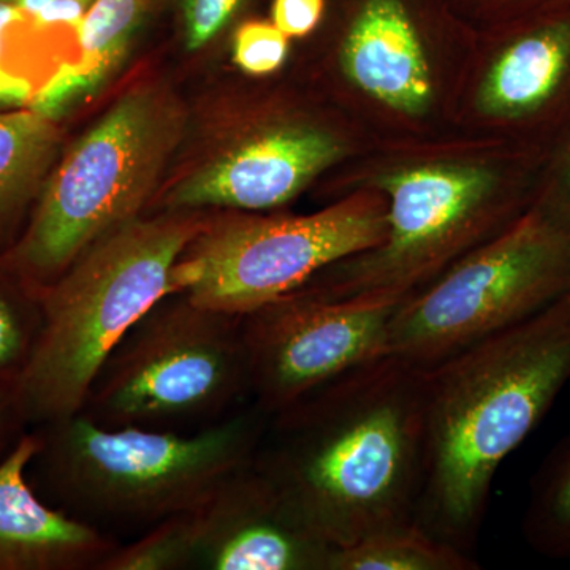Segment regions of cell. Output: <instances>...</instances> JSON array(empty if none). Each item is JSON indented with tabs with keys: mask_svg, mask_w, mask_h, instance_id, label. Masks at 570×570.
<instances>
[{
	"mask_svg": "<svg viewBox=\"0 0 570 570\" xmlns=\"http://www.w3.org/2000/svg\"><path fill=\"white\" fill-rule=\"evenodd\" d=\"M543 159L513 142L456 129L374 142L314 187L326 204L356 190L384 195L385 238L296 291L326 298L419 291L530 209Z\"/></svg>",
	"mask_w": 570,
	"mask_h": 570,
	"instance_id": "1",
	"label": "cell"
},
{
	"mask_svg": "<svg viewBox=\"0 0 570 570\" xmlns=\"http://www.w3.org/2000/svg\"><path fill=\"white\" fill-rule=\"evenodd\" d=\"M423 370L384 355L269 417L254 466L335 549L415 521Z\"/></svg>",
	"mask_w": 570,
	"mask_h": 570,
	"instance_id": "2",
	"label": "cell"
},
{
	"mask_svg": "<svg viewBox=\"0 0 570 570\" xmlns=\"http://www.w3.org/2000/svg\"><path fill=\"white\" fill-rule=\"evenodd\" d=\"M570 381V294L423 370L425 449L415 523L471 553L501 464Z\"/></svg>",
	"mask_w": 570,
	"mask_h": 570,
	"instance_id": "3",
	"label": "cell"
},
{
	"mask_svg": "<svg viewBox=\"0 0 570 570\" xmlns=\"http://www.w3.org/2000/svg\"><path fill=\"white\" fill-rule=\"evenodd\" d=\"M478 32L449 0H326L295 78L373 142L455 130Z\"/></svg>",
	"mask_w": 570,
	"mask_h": 570,
	"instance_id": "4",
	"label": "cell"
},
{
	"mask_svg": "<svg viewBox=\"0 0 570 570\" xmlns=\"http://www.w3.org/2000/svg\"><path fill=\"white\" fill-rule=\"evenodd\" d=\"M268 420L249 403L212 426L178 433L102 426L80 412L41 426L31 466L55 508L115 539L141 535L197 508L253 463Z\"/></svg>",
	"mask_w": 570,
	"mask_h": 570,
	"instance_id": "5",
	"label": "cell"
},
{
	"mask_svg": "<svg viewBox=\"0 0 570 570\" xmlns=\"http://www.w3.org/2000/svg\"><path fill=\"white\" fill-rule=\"evenodd\" d=\"M208 220L198 212L137 217L40 291L39 336L13 381L22 423L41 428L80 414L112 347L156 303L175 294V266Z\"/></svg>",
	"mask_w": 570,
	"mask_h": 570,
	"instance_id": "6",
	"label": "cell"
},
{
	"mask_svg": "<svg viewBox=\"0 0 570 570\" xmlns=\"http://www.w3.org/2000/svg\"><path fill=\"white\" fill-rule=\"evenodd\" d=\"M186 127L183 104L164 85L142 82L124 92L52 167L0 265L40 294L151 205Z\"/></svg>",
	"mask_w": 570,
	"mask_h": 570,
	"instance_id": "7",
	"label": "cell"
},
{
	"mask_svg": "<svg viewBox=\"0 0 570 570\" xmlns=\"http://www.w3.org/2000/svg\"><path fill=\"white\" fill-rule=\"evenodd\" d=\"M371 145L295 77L249 78L224 100L216 142L168 186L160 205L165 212H276Z\"/></svg>",
	"mask_w": 570,
	"mask_h": 570,
	"instance_id": "8",
	"label": "cell"
},
{
	"mask_svg": "<svg viewBox=\"0 0 570 570\" xmlns=\"http://www.w3.org/2000/svg\"><path fill=\"white\" fill-rule=\"evenodd\" d=\"M242 318L171 294L121 337L81 414L108 428L197 431L250 400Z\"/></svg>",
	"mask_w": 570,
	"mask_h": 570,
	"instance_id": "9",
	"label": "cell"
},
{
	"mask_svg": "<svg viewBox=\"0 0 570 570\" xmlns=\"http://www.w3.org/2000/svg\"><path fill=\"white\" fill-rule=\"evenodd\" d=\"M570 235L538 209L401 299L387 355L426 370L568 295Z\"/></svg>",
	"mask_w": 570,
	"mask_h": 570,
	"instance_id": "10",
	"label": "cell"
},
{
	"mask_svg": "<svg viewBox=\"0 0 570 570\" xmlns=\"http://www.w3.org/2000/svg\"><path fill=\"white\" fill-rule=\"evenodd\" d=\"M385 234L387 202L376 190H356L309 214L225 212L179 257L175 294L243 316L377 246Z\"/></svg>",
	"mask_w": 570,
	"mask_h": 570,
	"instance_id": "11",
	"label": "cell"
},
{
	"mask_svg": "<svg viewBox=\"0 0 570 570\" xmlns=\"http://www.w3.org/2000/svg\"><path fill=\"white\" fill-rule=\"evenodd\" d=\"M403 298H326L295 291L243 314L255 406L272 417L355 367L387 355L390 324Z\"/></svg>",
	"mask_w": 570,
	"mask_h": 570,
	"instance_id": "12",
	"label": "cell"
},
{
	"mask_svg": "<svg viewBox=\"0 0 570 570\" xmlns=\"http://www.w3.org/2000/svg\"><path fill=\"white\" fill-rule=\"evenodd\" d=\"M455 129L547 156L570 130V14L479 32Z\"/></svg>",
	"mask_w": 570,
	"mask_h": 570,
	"instance_id": "13",
	"label": "cell"
},
{
	"mask_svg": "<svg viewBox=\"0 0 570 570\" xmlns=\"http://www.w3.org/2000/svg\"><path fill=\"white\" fill-rule=\"evenodd\" d=\"M160 528L174 570H330L336 550L254 463Z\"/></svg>",
	"mask_w": 570,
	"mask_h": 570,
	"instance_id": "14",
	"label": "cell"
},
{
	"mask_svg": "<svg viewBox=\"0 0 570 570\" xmlns=\"http://www.w3.org/2000/svg\"><path fill=\"white\" fill-rule=\"evenodd\" d=\"M39 433L22 434L0 460V570H100L122 542L37 493L29 468Z\"/></svg>",
	"mask_w": 570,
	"mask_h": 570,
	"instance_id": "15",
	"label": "cell"
},
{
	"mask_svg": "<svg viewBox=\"0 0 570 570\" xmlns=\"http://www.w3.org/2000/svg\"><path fill=\"white\" fill-rule=\"evenodd\" d=\"M59 148L55 119L29 107L0 112V242L39 197Z\"/></svg>",
	"mask_w": 570,
	"mask_h": 570,
	"instance_id": "16",
	"label": "cell"
},
{
	"mask_svg": "<svg viewBox=\"0 0 570 570\" xmlns=\"http://www.w3.org/2000/svg\"><path fill=\"white\" fill-rule=\"evenodd\" d=\"M471 553L434 538L415 521L336 549L330 570H478Z\"/></svg>",
	"mask_w": 570,
	"mask_h": 570,
	"instance_id": "17",
	"label": "cell"
},
{
	"mask_svg": "<svg viewBox=\"0 0 570 570\" xmlns=\"http://www.w3.org/2000/svg\"><path fill=\"white\" fill-rule=\"evenodd\" d=\"M151 0H96L77 28L80 58L73 63L89 94L121 67Z\"/></svg>",
	"mask_w": 570,
	"mask_h": 570,
	"instance_id": "18",
	"label": "cell"
},
{
	"mask_svg": "<svg viewBox=\"0 0 570 570\" xmlns=\"http://www.w3.org/2000/svg\"><path fill=\"white\" fill-rule=\"evenodd\" d=\"M521 531L535 553L570 560V436L561 439L535 471Z\"/></svg>",
	"mask_w": 570,
	"mask_h": 570,
	"instance_id": "19",
	"label": "cell"
},
{
	"mask_svg": "<svg viewBox=\"0 0 570 570\" xmlns=\"http://www.w3.org/2000/svg\"><path fill=\"white\" fill-rule=\"evenodd\" d=\"M41 326L40 296L0 265V377L14 381Z\"/></svg>",
	"mask_w": 570,
	"mask_h": 570,
	"instance_id": "20",
	"label": "cell"
},
{
	"mask_svg": "<svg viewBox=\"0 0 570 570\" xmlns=\"http://www.w3.org/2000/svg\"><path fill=\"white\" fill-rule=\"evenodd\" d=\"M294 41L269 18L239 22L232 37V61L249 78L276 77L291 61Z\"/></svg>",
	"mask_w": 570,
	"mask_h": 570,
	"instance_id": "21",
	"label": "cell"
},
{
	"mask_svg": "<svg viewBox=\"0 0 570 570\" xmlns=\"http://www.w3.org/2000/svg\"><path fill=\"white\" fill-rule=\"evenodd\" d=\"M475 32L570 14V0H449Z\"/></svg>",
	"mask_w": 570,
	"mask_h": 570,
	"instance_id": "22",
	"label": "cell"
},
{
	"mask_svg": "<svg viewBox=\"0 0 570 570\" xmlns=\"http://www.w3.org/2000/svg\"><path fill=\"white\" fill-rule=\"evenodd\" d=\"M531 206L570 235V130L540 165Z\"/></svg>",
	"mask_w": 570,
	"mask_h": 570,
	"instance_id": "23",
	"label": "cell"
},
{
	"mask_svg": "<svg viewBox=\"0 0 570 570\" xmlns=\"http://www.w3.org/2000/svg\"><path fill=\"white\" fill-rule=\"evenodd\" d=\"M178 13L187 50L198 51L223 36L247 0H170Z\"/></svg>",
	"mask_w": 570,
	"mask_h": 570,
	"instance_id": "24",
	"label": "cell"
},
{
	"mask_svg": "<svg viewBox=\"0 0 570 570\" xmlns=\"http://www.w3.org/2000/svg\"><path fill=\"white\" fill-rule=\"evenodd\" d=\"M326 0H272L269 20L292 41L313 36L324 18Z\"/></svg>",
	"mask_w": 570,
	"mask_h": 570,
	"instance_id": "25",
	"label": "cell"
},
{
	"mask_svg": "<svg viewBox=\"0 0 570 570\" xmlns=\"http://www.w3.org/2000/svg\"><path fill=\"white\" fill-rule=\"evenodd\" d=\"M94 2L96 0H51L31 18L37 28L77 26Z\"/></svg>",
	"mask_w": 570,
	"mask_h": 570,
	"instance_id": "26",
	"label": "cell"
},
{
	"mask_svg": "<svg viewBox=\"0 0 570 570\" xmlns=\"http://www.w3.org/2000/svg\"><path fill=\"white\" fill-rule=\"evenodd\" d=\"M33 88L31 81L14 77L9 71L0 75V112L28 108L32 102Z\"/></svg>",
	"mask_w": 570,
	"mask_h": 570,
	"instance_id": "27",
	"label": "cell"
},
{
	"mask_svg": "<svg viewBox=\"0 0 570 570\" xmlns=\"http://www.w3.org/2000/svg\"><path fill=\"white\" fill-rule=\"evenodd\" d=\"M17 403H14L13 382L0 377V449L10 436L13 425H21Z\"/></svg>",
	"mask_w": 570,
	"mask_h": 570,
	"instance_id": "28",
	"label": "cell"
},
{
	"mask_svg": "<svg viewBox=\"0 0 570 570\" xmlns=\"http://www.w3.org/2000/svg\"><path fill=\"white\" fill-rule=\"evenodd\" d=\"M24 18L20 7L11 6V3L0 2V56H2V41L3 33L10 28L13 22L20 21ZM6 73V70L0 66V75Z\"/></svg>",
	"mask_w": 570,
	"mask_h": 570,
	"instance_id": "29",
	"label": "cell"
},
{
	"mask_svg": "<svg viewBox=\"0 0 570 570\" xmlns=\"http://www.w3.org/2000/svg\"><path fill=\"white\" fill-rule=\"evenodd\" d=\"M50 2L51 0H21L20 9L22 13H24V17L31 18L37 11H40Z\"/></svg>",
	"mask_w": 570,
	"mask_h": 570,
	"instance_id": "30",
	"label": "cell"
},
{
	"mask_svg": "<svg viewBox=\"0 0 570 570\" xmlns=\"http://www.w3.org/2000/svg\"><path fill=\"white\" fill-rule=\"evenodd\" d=\"M0 2L11 3V6H21V0H0Z\"/></svg>",
	"mask_w": 570,
	"mask_h": 570,
	"instance_id": "31",
	"label": "cell"
},
{
	"mask_svg": "<svg viewBox=\"0 0 570 570\" xmlns=\"http://www.w3.org/2000/svg\"><path fill=\"white\" fill-rule=\"evenodd\" d=\"M569 294H570V288H569Z\"/></svg>",
	"mask_w": 570,
	"mask_h": 570,
	"instance_id": "32",
	"label": "cell"
}]
</instances>
